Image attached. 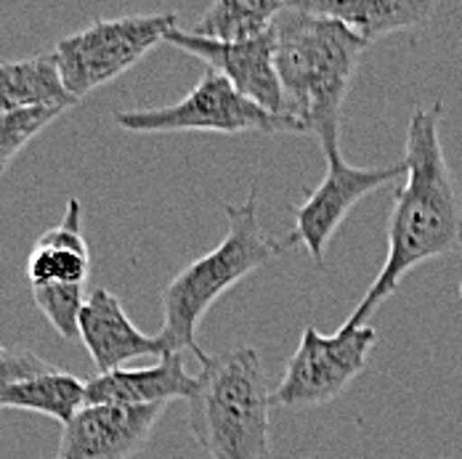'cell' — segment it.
<instances>
[{"instance_id": "obj_4", "label": "cell", "mask_w": 462, "mask_h": 459, "mask_svg": "<svg viewBox=\"0 0 462 459\" xmlns=\"http://www.w3.org/2000/svg\"><path fill=\"white\" fill-rule=\"evenodd\" d=\"M272 393L250 345L208 356L189 399V427L210 459H272Z\"/></svg>"}, {"instance_id": "obj_15", "label": "cell", "mask_w": 462, "mask_h": 459, "mask_svg": "<svg viewBox=\"0 0 462 459\" xmlns=\"http://www.w3.org/2000/svg\"><path fill=\"white\" fill-rule=\"evenodd\" d=\"M88 404V380L56 367L0 388V409H24L53 417L67 425Z\"/></svg>"}, {"instance_id": "obj_2", "label": "cell", "mask_w": 462, "mask_h": 459, "mask_svg": "<svg viewBox=\"0 0 462 459\" xmlns=\"http://www.w3.org/2000/svg\"><path fill=\"white\" fill-rule=\"evenodd\" d=\"M272 35L290 117L300 120L319 143L340 141V109L367 43L300 3L282 8Z\"/></svg>"}, {"instance_id": "obj_14", "label": "cell", "mask_w": 462, "mask_h": 459, "mask_svg": "<svg viewBox=\"0 0 462 459\" xmlns=\"http://www.w3.org/2000/svg\"><path fill=\"white\" fill-rule=\"evenodd\" d=\"M300 5L340 22L367 46L383 35L425 24L436 11L428 0H300Z\"/></svg>"}, {"instance_id": "obj_16", "label": "cell", "mask_w": 462, "mask_h": 459, "mask_svg": "<svg viewBox=\"0 0 462 459\" xmlns=\"http://www.w3.org/2000/svg\"><path fill=\"white\" fill-rule=\"evenodd\" d=\"M75 101L61 83L59 61L51 53L0 64V112L32 109V106H64Z\"/></svg>"}, {"instance_id": "obj_19", "label": "cell", "mask_w": 462, "mask_h": 459, "mask_svg": "<svg viewBox=\"0 0 462 459\" xmlns=\"http://www.w3.org/2000/svg\"><path fill=\"white\" fill-rule=\"evenodd\" d=\"M53 364H48L46 359L30 353V351H5L0 348V388L35 377V374H46L53 372Z\"/></svg>"}, {"instance_id": "obj_7", "label": "cell", "mask_w": 462, "mask_h": 459, "mask_svg": "<svg viewBox=\"0 0 462 459\" xmlns=\"http://www.w3.org/2000/svg\"><path fill=\"white\" fill-rule=\"evenodd\" d=\"M374 343L377 332L370 324H343L335 335H322L309 324L272 401L284 409H314L335 401L365 372Z\"/></svg>"}, {"instance_id": "obj_8", "label": "cell", "mask_w": 462, "mask_h": 459, "mask_svg": "<svg viewBox=\"0 0 462 459\" xmlns=\"http://www.w3.org/2000/svg\"><path fill=\"white\" fill-rule=\"evenodd\" d=\"M327 157V173L322 184L311 191V197L295 207V226L287 239V244H303L309 255L322 263L324 252L346 221V216L354 210L356 202H362L367 194L377 191L380 186L393 184L396 179L407 176V165H388V168H356L340 154V141L322 143Z\"/></svg>"}, {"instance_id": "obj_9", "label": "cell", "mask_w": 462, "mask_h": 459, "mask_svg": "<svg viewBox=\"0 0 462 459\" xmlns=\"http://www.w3.org/2000/svg\"><path fill=\"white\" fill-rule=\"evenodd\" d=\"M165 43H171L179 50H186L194 59H202L208 64V69H216L218 75H224L236 91L245 98H250L253 104H258L261 109H266L277 117H290L282 80L277 75V64H274L272 30L255 41L229 46V43L197 38L186 30L173 27L168 32Z\"/></svg>"}, {"instance_id": "obj_6", "label": "cell", "mask_w": 462, "mask_h": 459, "mask_svg": "<svg viewBox=\"0 0 462 459\" xmlns=\"http://www.w3.org/2000/svg\"><path fill=\"white\" fill-rule=\"evenodd\" d=\"M112 120L131 133H309L295 117H277L231 86L216 69H205L197 88L171 106L123 109Z\"/></svg>"}, {"instance_id": "obj_11", "label": "cell", "mask_w": 462, "mask_h": 459, "mask_svg": "<svg viewBox=\"0 0 462 459\" xmlns=\"http://www.w3.org/2000/svg\"><path fill=\"white\" fill-rule=\"evenodd\" d=\"M80 340L88 348L98 374L125 369L128 362L143 356H165L162 340L143 335L125 314L117 295L98 287L86 300L80 314Z\"/></svg>"}, {"instance_id": "obj_3", "label": "cell", "mask_w": 462, "mask_h": 459, "mask_svg": "<svg viewBox=\"0 0 462 459\" xmlns=\"http://www.w3.org/2000/svg\"><path fill=\"white\" fill-rule=\"evenodd\" d=\"M229 229L218 247L191 261L184 271L173 276V281L162 292V329L160 340L168 353L191 351L202 364L208 353L197 343V329L210 306L239 284L245 276L258 271L269 261L279 258L287 242H277L261 229L258 221V191L250 188L245 202L224 205Z\"/></svg>"}, {"instance_id": "obj_18", "label": "cell", "mask_w": 462, "mask_h": 459, "mask_svg": "<svg viewBox=\"0 0 462 459\" xmlns=\"http://www.w3.org/2000/svg\"><path fill=\"white\" fill-rule=\"evenodd\" d=\"M61 112L64 106H32V109L0 112V173Z\"/></svg>"}, {"instance_id": "obj_10", "label": "cell", "mask_w": 462, "mask_h": 459, "mask_svg": "<svg viewBox=\"0 0 462 459\" xmlns=\"http://www.w3.org/2000/svg\"><path fill=\"white\" fill-rule=\"evenodd\" d=\"M168 404H86L67 425L56 459H131L149 444Z\"/></svg>"}, {"instance_id": "obj_17", "label": "cell", "mask_w": 462, "mask_h": 459, "mask_svg": "<svg viewBox=\"0 0 462 459\" xmlns=\"http://www.w3.org/2000/svg\"><path fill=\"white\" fill-rule=\"evenodd\" d=\"M282 0H216L197 22L191 35L216 43H247L266 35L282 8Z\"/></svg>"}, {"instance_id": "obj_13", "label": "cell", "mask_w": 462, "mask_h": 459, "mask_svg": "<svg viewBox=\"0 0 462 459\" xmlns=\"http://www.w3.org/2000/svg\"><path fill=\"white\" fill-rule=\"evenodd\" d=\"M80 202L69 199L64 221L46 229L30 250L27 258V281L32 289H86L91 274V250L80 226Z\"/></svg>"}, {"instance_id": "obj_12", "label": "cell", "mask_w": 462, "mask_h": 459, "mask_svg": "<svg viewBox=\"0 0 462 459\" xmlns=\"http://www.w3.org/2000/svg\"><path fill=\"white\" fill-rule=\"evenodd\" d=\"M197 377L189 374L181 353H165L154 367L117 369L88 380V404L154 407L173 399H191Z\"/></svg>"}, {"instance_id": "obj_5", "label": "cell", "mask_w": 462, "mask_h": 459, "mask_svg": "<svg viewBox=\"0 0 462 459\" xmlns=\"http://www.w3.org/2000/svg\"><path fill=\"white\" fill-rule=\"evenodd\" d=\"M176 22V11L96 19L86 30L59 41L53 56L69 98L78 104L104 83L128 72L168 38Z\"/></svg>"}, {"instance_id": "obj_1", "label": "cell", "mask_w": 462, "mask_h": 459, "mask_svg": "<svg viewBox=\"0 0 462 459\" xmlns=\"http://www.w3.org/2000/svg\"><path fill=\"white\" fill-rule=\"evenodd\" d=\"M444 106H417L407 128V181L388 216V255L348 326H365L417 266L452 255L462 244V194L441 146Z\"/></svg>"}]
</instances>
